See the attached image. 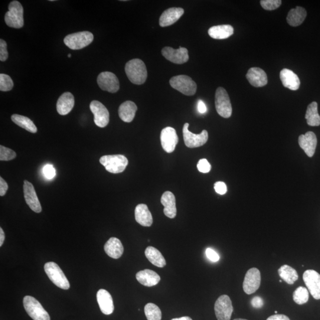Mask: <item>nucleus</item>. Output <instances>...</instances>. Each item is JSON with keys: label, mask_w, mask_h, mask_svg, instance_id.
I'll use <instances>...</instances> for the list:
<instances>
[{"label": "nucleus", "mask_w": 320, "mask_h": 320, "mask_svg": "<svg viewBox=\"0 0 320 320\" xmlns=\"http://www.w3.org/2000/svg\"><path fill=\"white\" fill-rule=\"evenodd\" d=\"M305 117L308 125L311 126L320 125V116L318 113L317 103L313 102L309 104Z\"/></svg>", "instance_id": "nucleus-32"}, {"label": "nucleus", "mask_w": 320, "mask_h": 320, "mask_svg": "<svg viewBox=\"0 0 320 320\" xmlns=\"http://www.w3.org/2000/svg\"><path fill=\"white\" fill-rule=\"evenodd\" d=\"M125 73L129 81L136 85L143 84L147 78L145 64L139 59H133L125 65Z\"/></svg>", "instance_id": "nucleus-1"}, {"label": "nucleus", "mask_w": 320, "mask_h": 320, "mask_svg": "<svg viewBox=\"0 0 320 320\" xmlns=\"http://www.w3.org/2000/svg\"><path fill=\"white\" fill-rule=\"evenodd\" d=\"M136 278L142 285L147 287L157 285L161 280L157 273L149 269L139 271L136 273Z\"/></svg>", "instance_id": "nucleus-24"}, {"label": "nucleus", "mask_w": 320, "mask_h": 320, "mask_svg": "<svg viewBox=\"0 0 320 320\" xmlns=\"http://www.w3.org/2000/svg\"><path fill=\"white\" fill-rule=\"evenodd\" d=\"M280 78L284 87L291 90L299 89V78L292 71L284 68L280 71Z\"/></svg>", "instance_id": "nucleus-25"}, {"label": "nucleus", "mask_w": 320, "mask_h": 320, "mask_svg": "<svg viewBox=\"0 0 320 320\" xmlns=\"http://www.w3.org/2000/svg\"><path fill=\"white\" fill-rule=\"evenodd\" d=\"M279 276L289 285H292L298 279V275L296 270L289 265H283L278 270Z\"/></svg>", "instance_id": "nucleus-34"}, {"label": "nucleus", "mask_w": 320, "mask_h": 320, "mask_svg": "<svg viewBox=\"0 0 320 320\" xmlns=\"http://www.w3.org/2000/svg\"><path fill=\"white\" fill-rule=\"evenodd\" d=\"M161 203L164 206V214L169 218H175L177 215L176 198L171 192L167 191L163 194Z\"/></svg>", "instance_id": "nucleus-22"}, {"label": "nucleus", "mask_w": 320, "mask_h": 320, "mask_svg": "<svg viewBox=\"0 0 320 320\" xmlns=\"http://www.w3.org/2000/svg\"><path fill=\"white\" fill-rule=\"evenodd\" d=\"M306 12L301 7H296L295 9L290 10L287 16V22L293 27L301 25L306 17Z\"/></svg>", "instance_id": "nucleus-30"}, {"label": "nucleus", "mask_w": 320, "mask_h": 320, "mask_svg": "<svg viewBox=\"0 0 320 320\" xmlns=\"http://www.w3.org/2000/svg\"><path fill=\"white\" fill-rule=\"evenodd\" d=\"M97 300L101 311L105 315L112 314L114 305L112 296L105 289H101L97 293Z\"/></svg>", "instance_id": "nucleus-20"}, {"label": "nucleus", "mask_w": 320, "mask_h": 320, "mask_svg": "<svg viewBox=\"0 0 320 320\" xmlns=\"http://www.w3.org/2000/svg\"><path fill=\"white\" fill-rule=\"evenodd\" d=\"M7 47H8V45H7L6 42L1 39L0 40V61L3 62L8 60L9 57Z\"/></svg>", "instance_id": "nucleus-42"}, {"label": "nucleus", "mask_w": 320, "mask_h": 320, "mask_svg": "<svg viewBox=\"0 0 320 320\" xmlns=\"http://www.w3.org/2000/svg\"><path fill=\"white\" fill-rule=\"evenodd\" d=\"M206 255H207L209 260H210L213 262H217L220 260V256L218 255V254L216 251L210 249V248H208V249L206 250Z\"/></svg>", "instance_id": "nucleus-44"}, {"label": "nucleus", "mask_w": 320, "mask_h": 320, "mask_svg": "<svg viewBox=\"0 0 320 320\" xmlns=\"http://www.w3.org/2000/svg\"><path fill=\"white\" fill-rule=\"evenodd\" d=\"M279 282H282V280H280V281H279Z\"/></svg>", "instance_id": "nucleus-53"}, {"label": "nucleus", "mask_w": 320, "mask_h": 320, "mask_svg": "<svg viewBox=\"0 0 320 320\" xmlns=\"http://www.w3.org/2000/svg\"><path fill=\"white\" fill-rule=\"evenodd\" d=\"M68 58H71V54H68Z\"/></svg>", "instance_id": "nucleus-52"}, {"label": "nucleus", "mask_w": 320, "mask_h": 320, "mask_svg": "<svg viewBox=\"0 0 320 320\" xmlns=\"http://www.w3.org/2000/svg\"><path fill=\"white\" fill-rule=\"evenodd\" d=\"M44 269L49 278L58 288L65 290L70 288L69 281L57 263L48 262L45 264Z\"/></svg>", "instance_id": "nucleus-5"}, {"label": "nucleus", "mask_w": 320, "mask_h": 320, "mask_svg": "<svg viewBox=\"0 0 320 320\" xmlns=\"http://www.w3.org/2000/svg\"><path fill=\"white\" fill-rule=\"evenodd\" d=\"M170 84L173 89L186 96H193L197 92V84L190 77L185 75L172 77L170 80Z\"/></svg>", "instance_id": "nucleus-7"}, {"label": "nucleus", "mask_w": 320, "mask_h": 320, "mask_svg": "<svg viewBox=\"0 0 320 320\" xmlns=\"http://www.w3.org/2000/svg\"><path fill=\"white\" fill-rule=\"evenodd\" d=\"M93 39L92 33L84 31L67 35L64 38V42L71 50H80L89 45L93 41Z\"/></svg>", "instance_id": "nucleus-3"}, {"label": "nucleus", "mask_w": 320, "mask_h": 320, "mask_svg": "<svg viewBox=\"0 0 320 320\" xmlns=\"http://www.w3.org/2000/svg\"><path fill=\"white\" fill-rule=\"evenodd\" d=\"M234 34V28L231 25H224L212 26L208 30V34L215 39H227Z\"/></svg>", "instance_id": "nucleus-29"}, {"label": "nucleus", "mask_w": 320, "mask_h": 320, "mask_svg": "<svg viewBox=\"0 0 320 320\" xmlns=\"http://www.w3.org/2000/svg\"><path fill=\"white\" fill-rule=\"evenodd\" d=\"M215 108L221 116L229 118L232 115L233 109L230 97L227 91L223 87H218L215 93Z\"/></svg>", "instance_id": "nucleus-8"}, {"label": "nucleus", "mask_w": 320, "mask_h": 320, "mask_svg": "<svg viewBox=\"0 0 320 320\" xmlns=\"http://www.w3.org/2000/svg\"><path fill=\"white\" fill-rule=\"evenodd\" d=\"M12 121L21 128L25 129L27 131L31 133H37L38 129L34 123L29 118L22 115L14 114L11 117Z\"/></svg>", "instance_id": "nucleus-33"}, {"label": "nucleus", "mask_w": 320, "mask_h": 320, "mask_svg": "<svg viewBox=\"0 0 320 320\" xmlns=\"http://www.w3.org/2000/svg\"><path fill=\"white\" fill-rule=\"evenodd\" d=\"M234 320H247V319H245L242 318H237V319H234Z\"/></svg>", "instance_id": "nucleus-51"}, {"label": "nucleus", "mask_w": 320, "mask_h": 320, "mask_svg": "<svg viewBox=\"0 0 320 320\" xmlns=\"http://www.w3.org/2000/svg\"><path fill=\"white\" fill-rule=\"evenodd\" d=\"M100 163L106 171L113 174H117L125 171L128 165V160L123 155H107L100 158Z\"/></svg>", "instance_id": "nucleus-4"}, {"label": "nucleus", "mask_w": 320, "mask_h": 320, "mask_svg": "<svg viewBox=\"0 0 320 320\" xmlns=\"http://www.w3.org/2000/svg\"><path fill=\"white\" fill-rule=\"evenodd\" d=\"M135 220L143 227L151 226L153 219L147 205L139 204L136 206L135 210Z\"/></svg>", "instance_id": "nucleus-26"}, {"label": "nucleus", "mask_w": 320, "mask_h": 320, "mask_svg": "<svg viewBox=\"0 0 320 320\" xmlns=\"http://www.w3.org/2000/svg\"><path fill=\"white\" fill-rule=\"evenodd\" d=\"M24 306L28 315L34 320H51L50 316L41 303L34 297L26 296L24 298Z\"/></svg>", "instance_id": "nucleus-6"}, {"label": "nucleus", "mask_w": 320, "mask_h": 320, "mask_svg": "<svg viewBox=\"0 0 320 320\" xmlns=\"http://www.w3.org/2000/svg\"><path fill=\"white\" fill-rule=\"evenodd\" d=\"M162 146L166 152L172 153L175 151L179 142V138L175 129L166 127L162 130L160 135Z\"/></svg>", "instance_id": "nucleus-15"}, {"label": "nucleus", "mask_w": 320, "mask_h": 320, "mask_svg": "<svg viewBox=\"0 0 320 320\" xmlns=\"http://www.w3.org/2000/svg\"><path fill=\"white\" fill-rule=\"evenodd\" d=\"M97 81L98 85L102 90L115 93L119 90L118 78L115 74L111 72L106 71L101 73L97 77Z\"/></svg>", "instance_id": "nucleus-12"}, {"label": "nucleus", "mask_w": 320, "mask_h": 320, "mask_svg": "<svg viewBox=\"0 0 320 320\" xmlns=\"http://www.w3.org/2000/svg\"><path fill=\"white\" fill-rule=\"evenodd\" d=\"M24 197L26 204L33 211L40 213L42 207L40 202L37 197L34 186L28 181H24Z\"/></svg>", "instance_id": "nucleus-17"}, {"label": "nucleus", "mask_w": 320, "mask_h": 320, "mask_svg": "<svg viewBox=\"0 0 320 320\" xmlns=\"http://www.w3.org/2000/svg\"><path fill=\"white\" fill-rule=\"evenodd\" d=\"M214 309L218 320H230L233 306L230 297L227 295L219 297L215 302Z\"/></svg>", "instance_id": "nucleus-10"}, {"label": "nucleus", "mask_w": 320, "mask_h": 320, "mask_svg": "<svg viewBox=\"0 0 320 320\" xmlns=\"http://www.w3.org/2000/svg\"><path fill=\"white\" fill-rule=\"evenodd\" d=\"M5 240V234L4 231L2 229V228H0V247L3 246V243Z\"/></svg>", "instance_id": "nucleus-49"}, {"label": "nucleus", "mask_w": 320, "mask_h": 320, "mask_svg": "<svg viewBox=\"0 0 320 320\" xmlns=\"http://www.w3.org/2000/svg\"><path fill=\"white\" fill-rule=\"evenodd\" d=\"M14 83L11 77L5 74H0V90L9 91L12 90Z\"/></svg>", "instance_id": "nucleus-37"}, {"label": "nucleus", "mask_w": 320, "mask_h": 320, "mask_svg": "<svg viewBox=\"0 0 320 320\" xmlns=\"http://www.w3.org/2000/svg\"><path fill=\"white\" fill-rule=\"evenodd\" d=\"M275 312V314H277V311H276Z\"/></svg>", "instance_id": "nucleus-54"}, {"label": "nucleus", "mask_w": 320, "mask_h": 320, "mask_svg": "<svg viewBox=\"0 0 320 320\" xmlns=\"http://www.w3.org/2000/svg\"><path fill=\"white\" fill-rule=\"evenodd\" d=\"M163 56L169 61L176 64H183L189 60L188 50L180 47L178 50L171 47H165L162 51Z\"/></svg>", "instance_id": "nucleus-16"}, {"label": "nucleus", "mask_w": 320, "mask_h": 320, "mask_svg": "<svg viewBox=\"0 0 320 320\" xmlns=\"http://www.w3.org/2000/svg\"><path fill=\"white\" fill-rule=\"evenodd\" d=\"M197 168L201 173H208L211 171V166L207 159H201L198 163Z\"/></svg>", "instance_id": "nucleus-40"}, {"label": "nucleus", "mask_w": 320, "mask_h": 320, "mask_svg": "<svg viewBox=\"0 0 320 320\" xmlns=\"http://www.w3.org/2000/svg\"><path fill=\"white\" fill-rule=\"evenodd\" d=\"M261 283V275L259 269L251 268L247 271L243 282V290L248 295L257 291Z\"/></svg>", "instance_id": "nucleus-14"}, {"label": "nucleus", "mask_w": 320, "mask_h": 320, "mask_svg": "<svg viewBox=\"0 0 320 320\" xmlns=\"http://www.w3.org/2000/svg\"><path fill=\"white\" fill-rule=\"evenodd\" d=\"M282 4L280 0H262L260 5L266 11H273L279 8Z\"/></svg>", "instance_id": "nucleus-39"}, {"label": "nucleus", "mask_w": 320, "mask_h": 320, "mask_svg": "<svg viewBox=\"0 0 320 320\" xmlns=\"http://www.w3.org/2000/svg\"><path fill=\"white\" fill-rule=\"evenodd\" d=\"M24 8L18 1H13L9 6V11L5 15V22L9 27L20 29L24 25Z\"/></svg>", "instance_id": "nucleus-2"}, {"label": "nucleus", "mask_w": 320, "mask_h": 320, "mask_svg": "<svg viewBox=\"0 0 320 320\" xmlns=\"http://www.w3.org/2000/svg\"><path fill=\"white\" fill-rule=\"evenodd\" d=\"M246 77L250 84L255 87L265 86L268 81L265 72L257 67L250 68L247 72Z\"/></svg>", "instance_id": "nucleus-21"}, {"label": "nucleus", "mask_w": 320, "mask_h": 320, "mask_svg": "<svg viewBox=\"0 0 320 320\" xmlns=\"http://www.w3.org/2000/svg\"><path fill=\"white\" fill-rule=\"evenodd\" d=\"M251 304L253 308H260L264 305L263 300L260 296H255L251 300Z\"/></svg>", "instance_id": "nucleus-45"}, {"label": "nucleus", "mask_w": 320, "mask_h": 320, "mask_svg": "<svg viewBox=\"0 0 320 320\" xmlns=\"http://www.w3.org/2000/svg\"><path fill=\"white\" fill-rule=\"evenodd\" d=\"M293 301L298 305L304 304L309 299L308 289L304 287L299 286L293 293Z\"/></svg>", "instance_id": "nucleus-36"}, {"label": "nucleus", "mask_w": 320, "mask_h": 320, "mask_svg": "<svg viewBox=\"0 0 320 320\" xmlns=\"http://www.w3.org/2000/svg\"><path fill=\"white\" fill-rule=\"evenodd\" d=\"M189 124L186 123L183 128V135L186 146L190 148L199 147L205 144L208 139L207 130H204L200 134H195L189 131Z\"/></svg>", "instance_id": "nucleus-9"}, {"label": "nucleus", "mask_w": 320, "mask_h": 320, "mask_svg": "<svg viewBox=\"0 0 320 320\" xmlns=\"http://www.w3.org/2000/svg\"><path fill=\"white\" fill-rule=\"evenodd\" d=\"M267 320H290L288 316L283 314H275L269 316Z\"/></svg>", "instance_id": "nucleus-48"}, {"label": "nucleus", "mask_w": 320, "mask_h": 320, "mask_svg": "<svg viewBox=\"0 0 320 320\" xmlns=\"http://www.w3.org/2000/svg\"><path fill=\"white\" fill-rule=\"evenodd\" d=\"M137 106L132 101H126L120 106L118 113L120 118L123 122L130 123L134 119Z\"/></svg>", "instance_id": "nucleus-28"}, {"label": "nucleus", "mask_w": 320, "mask_h": 320, "mask_svg": "<svg viewBox=\"0 0 320 320\" xmlns=\"http://www.w3.org/2000/svg\"><path fill=\"white\" fill-rule=\"evenodd\" d=\"M198 112L201 114H204L207 112V107L206 104L201 100H199L198 102Z\"/></svg>", "instance_id": "nucleus-47"}, {"label": "nucleus", "mask_w": 320, "mask_h": 320, "mask_svg": "<svg viewBox=\"0 0 320 320\" xmlns=\"http://www.w3.org/2000/svg\"><path fill=\"white\" fill-rule=\"evenodd\" d=\"M104 249L107 255L115 259H119L123 253L121 241L116 237L110 238L104 245Z\"/></svg>", "instance_id": "nucleus-27"}, {"label": "nucleus", "mask_w": 320, "mask_h": 320, "mask_svg": "<svg viewBox=\"0 0 320 320\" xmlns=\"http://www.w3.org/2000/svg\"><path fill=\"white\" fill-rule=\"evenodd\" d=\"M145 254L146 257L153 265L158 267H164L166 265L165 257L155 247L149 246L146 248Z\"/></svg>", "instance_id": "nucleus-31"}, {"label": "nucleus", "mask_w": 320, "mask_h": 320, "mask_svg": "<svg viewBox=\"0 0 320 320\" xmlns=\"http://www.w3.org/2000/svg\"><path fill=\"white\" fill-rule=\"evenodd\" d=\"M298 142L300 147L304 151L309 157L314 156L316 145H317V138L314 132L309 131L305 135H300Z\"/></svg>", "instance_id": "nucleus-18"}, {"label": "nucleus", "mask_w": 320, "mask_h": 320, "mask_svg": "<svg viewBox=\"0 0 320 320\" xmlns=\"http://www.w3.org/2000/svg\"><path fill=\"white\" fill-rule=\"evenodd\" d=\"M214 189L217 194L221 195H225L227 192V185L223 182H217L215 183Z\"/></svg>", "instance_id": "nucleus-43"}, {"label": "nucleus", "mask_w": 320, "mask_h": 320, "mask_svg": "<svg viewBox=\"0 0 320 320\" xmlns=\"http://www.w3.org/2000/svg\"><path fill=\"white\" fill-rule=\"evenodd\" d=\"M17 156L13 150L5 147L3 145L0 146V160L1 161H11L15 159Z\"/></svg>", "instance_id": "nucleus-38"}, {"label": "nucleus", "mask_w": 320, "mask_h": 320, "mask_svg": "<svg viewBox=\"0 0 320 320\" xmlns=\"http://www.w3.org/2000/svg\"><path fill=\"white\" fill-rule=\"evenodd\" d=\"M8 185L7 182L2 177L0 178V196L3 197L8 190Z\"/></svg>", "instance_id": "nucleus-46"}, {"label": "nucleus", "mask_w": 320, "mask_h": 320, "mask_svg": "<svg viewBox=\"0 0 320 320\" xmlns=\"http://www.w3.org/2000/svg\"><path fill=\"white\" fill-rule=\"evenodd\" d=\"M90 108L94 115V122L97 126L104 128L108 125L109 112L102 103L93 100L90 104Z\"/></svg>", "instance_id": "nucleus-11"}, {"label": "nucleus", "mask_w": 320, "mask_h": 320, "mask_svg": "<svg viewBox=\"0 0 320 320\" xmlns=\"http://www.w3.org/2000/svg\"><path fill=\"white\" fill-rule=\"evenodd\" d=\"M184 10L182 8H172L166 10L159 18V26L163 28L175 24L184 14Z\"/></svg>", "instance_id": "nucleus-19"}, {"label": "nucleus", "mask_w": 320, "mask_h": 320, "mask_svg": "<svg viewBox=\"0 0 320 320\" xmlns=\"http://www.w3.org/2000/svg\"><path fill=\"white\" fill-rule=\"evenodd\" d=\"M43 173L45 177L47 179H52L56 175V171L54 166L51 165H47L44 166Z\"/></svg>", "instance_id": "nucleus-41"}, {"label": "nucleus", "mask_w": 320, "mask_h": 320, "mask_svg": "<svg viewBox=\"0 0 320 320\" xmlns=\"http://www.w3.org/2000/svg\"><path fill=\"white\" fill-rule=\"evenodd\" d=\"M74 97L70 92H65L59 98L57 103V112L61 115H67L74 106Z\"/></svg>", "instance_id": "nucleus-23"}, {"label": "nucleus", "mask_w": 320, "mask_h": 320, "mask_svg": "<svg viewBox=\"0 0 320 320\" xmlns=\"http://www.w3.org/2000/svg\"><path fill=\"white\" fill-rule=\"evenodd\" d=\"M303 279L310 293L315 299H320V275L314 270H306Z\"/></svg>", "instance_id": "nucleus-13"}, {"label": "nucleus", "mask_w": 320, "mask_h": 320, "mask_svg": "<svg viewBox=\"0 0 320 320\" xmlns=\"http://www.w3.org/2000/svg\"><path fill=\"white\" fill-rule=\"evenodd\" d=\"M145 314L148 320H161L162 314L157 305L152 303H148L145 306Z\"/></svg>", "instance_id": "nucleus-35"}, {"label": "nucleus", "mask_w": 320, "mask_h": 320, "mask_svg": "<svg viewBox=\"0 0 320 320\" xmlns=\"http://www.w3.org/2000/svg\"><path fill=\"white\" fill-rule=\"evenodd\" d=\"M172 320H192V319L191 317H189V316H182V317L181 318H173Z\"/></svg>", "instance_id": "nucleus-50"}]
</instances>
